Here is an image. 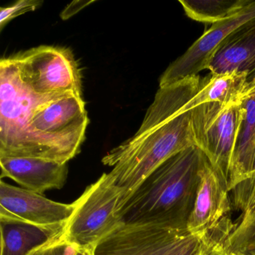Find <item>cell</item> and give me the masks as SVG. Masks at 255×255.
Wrapping results in <instances>:
<instances>
[{
  "instance_id": "cell-21",
  "label": "cell",
  "mask_w": 255,
  "mask_h": 255,
  "mask_svg": "<svg viewBox=\"0 0 255 255\" xmlns=\"http://www.w3.org/2000/svg\"><path fill=\"white\" fill-rule=\"evenodd\" d=\"M78 249V246L68 241L62 234L29 255H76Z\"/></svg>"
},
{
  "instance_id": "cell-17",
  "label": "cell",
  "mask_w": 255,
  "mask_h": 255,
  "mask_svg": "<svg viewBox=\"0 0 255 255\" xmlns=\"http://www.w3.org/2000/svg\"><path fill=\"white\" fill-rule=\"evenodd\" d=\"M251 2L252 0H179L188 17L210 25L231 18Z\"/></svg>"
},
{
  "instance_id": "cell-7",
  "label": "cell",
  "mask_w": 255,
  "mask_h": 255,
  "mask_svg": "<svg viewBox=\"0 0 255 255\" xmlns=\"http://www.w3.org/2000/svg\"><path fill=\"white\" fill-rule=\"evenodd\" d=\"M190 113L195 146L229 182L244 119L243 104L207 103Z\"/></svg>"
},
{
  "instance_id": "cell-15",
  "label": "cell",
  "mask_w": 255,
  "mask_h": 255,
  "mask_svg": "<svg viewBox=\"0 0 255 255\" xmlns=\"http://www.w3.org/2000/svg\"><path fill=\"white\" fill-rule=\"evenodd\" d=\"M65 227L44 228L30 224L0 222L1 255H29L62 235Z\"/></svg>"
},
{
  "instance_id": "cell-2",
  "label": "cell",
  "mask_w": 255,
  "mask_h": 255,
  "mask_svg": "<svg viewBox=\"0 0 255 255\" xmlns=\"http://www.w3.org/2000/svg\"><path fill=\"white\" fill-rule=\"evenodd\" d=\"M193 145L195 138L189 111L159 123L141 124L132 138L104 156L102 163L111 167L109 176L125 192V203L158 167Z\"/></svg>"
},
{
  "instance_id": "cell-12",
  "label": "cell",
  "mask_w": 255,
  "mask_h": 255,
  "mask_svg": "<svg viewBox=\"0 0 255 255\" xmlns=\"http://www.w3.org/2000/svg\"><path fill=\"white\" fill-rule=\"evenodd\" d=\"M1 178L7 177L23 189L44 193L61 189L68 178V163L38 157L0 156Z\"/></svg>"
},
{
  "instance_id": "cell-19",
  "label": "cell",
  "mask_w": 255,
  "mask_h": 255,
  "mask_svg": "<svg viewBox=\"0 0 255 255\" xmlns=\"http://www.w3.org/2000/svg\"><path fill=\"white\" fill-rule=\"evenodd\" d=\"M231 192L234 210L244 214L255 210V172L240 182Z\"/></svg>"
},
{
  "instance_id": "cell-13",
  "label": "cell",
  "mask_w": 255,
  "mask_h": 255,
  "mask_svg": "<svg viewBox=\"0 0 255 255\" xmlns=\"http://www.w3.org/2000/svg\"><path fill=\"white\" fill-rule=\"evenodd\" d=\"M210 74H246L255 77V20L231 34L213 56Z\"/></svg>"
},
{
  "instance_id": "cell-8",
  "label": "cell",
  "mask_w": 255,
  "mask_h": 255,
  "mask_svg": "<svg viewBox=\"0 0 255 255\" xmlns=\"http://www.w3.org/2000/svg\"><path fill=\"white\" fill-rule=\"evenodd\" d=\"M13 58L20 78L34 93L82 95L81 73L69 49L43 45Z\"/></svg>"
},
{
  "instance_id": "cell-11",
  "label": "cell",
  "mask_w": 255,
  "mask_h": 255,
  "mask_svg": "<svg viewBox=\"0 0 255 255\" xmlns=\"http://www.w3.org/2000/svg\"><path fill=\"white\" fill-rule=\"evenodd\" d=\"M228 180L206 156L200 175L195 205L187 224L189 232L197 234L213 229L231 217Z\"/></svg>"
},
{
  "instance_id": "cell-18",
  "label": "cell",
  "mask_w": 255,
  "mask_h": 255,
  "mask_svg": "<svg viewBox=\"0 0 255 255\" xmlns=\"http://www.w3.org/2000/svg\"><path fill=\"white\" fill-rule=\"evenodd\" d=\"M223 247L231 255L255 254V210L240 215Z\"/></svg>"
},
{
  "instance_id": "cell-10",
  "label": "cell",
  "mask_w": 255,
  "mask_h": 255,
  "mask_svg": "<svg viewBox=\"0 0 255 255\" xmlns=\"http://www.w3.org/2000/svg\"><path fill=\"white\" fill-rule=\"evenodd\" d=\"M76 202L64 204L41 194L0 182V222L30 224L44 228L65 227Z\"/></svg>"
},
{
  "instance_id": "cell-6",
  "label": "cell",
  "mask_w": 255,
  "mask_h": 255,
  "mask_svg": "<svg viewBox=\"0 0 255 255\" xmlns=\"http://www.w3.org/2000/svg\"><path fill=\"white\" fill-rule=\"evenodd\" d=\"M37 95L23 83L13 56L0 62V156L38 157L29 119Z\"/></svg>"
},
{
  "instance_id": "cell-1",
  "label": "cell",
  "mask_w": 255,
  "mask_h": 255,
  "mask_svg": "<svg viewBox=\"0 0 255 255\" xmlns=\"http://www.w3.org/2000/svg\"><path fill=\"white\" fill-rule=\"evenodd\" d=\"M205 158L193 145L163 162L121 207L123 224L187 229Z\"/></svg>"
},
{
  "instance_id": "cell-23",
  "label": "cell",
  "mask_w": 255,
  "mask_h": 255,
  "mask_svg": "<svg viewBox=\"0 0 255 255\" xmlns=\"http://www.w3.org/2000/svg\"><path fill=\"white\" fill-rule=\"evenodd\" d=\"M223 245L224 243L223 244H221L219 245V246H217V247L212 252V253L210 254V255H231L225 250Z\"/></svg>"
},
{
  "instance_id": "cell-9",
  "label": "cell",
  "mask_w": 255,
  "mask_h": 255,
  "mask_svg": "<svg viewBox=\"0 0 255 255\" xmlns=\"http://www.w3.org/2000/svg\"><path fill=\"white\" fill-rule=\"evenodd\" d=\"M255 20V1L228 20L211 25L188 50L165 70L159 80V88L165 87L208 70L219 47L236 30Z\"/></svg>"
},
{
  "instance_id": "cell-24",
  "label": "cell",
  "mask_w": 255,
  "mask_h": 255,
  "mask_svg": "<svg viewBox=\"0 0 255 255\" xmlns=\"http://www.w3.org/2000/svg\"><path fill=\"white\" fill-rule=\"evenodd\" d=\"M255 161H254L253 172H252V174H253V173H255ZM252 174H251V175H252Z\"/></svg>"
},
{
  "instance_id": "cell-5",
  "label": "cell",
  "mask_w": 255,
  "mask_h": 255,
  "mask_svg": "<svg viewBox=\"0 0 255 255\" xmlns=\"http://www.w3.org/2000/svg\"><path fill=\"white\" fill-rule=\"evenodd\" d=\"M125 197L123 189L104 173L76 200V209L65 225L64 237L79 248L95 249L123 224L119 210Z\"/></svg>"
},
{
  "instance_id": "cell-4",
  "label": "cell",
  "mask_w": 255,
  "mask_h": 255,
  "mask_svg": "<svg viewBox=\"0 0 255 255\" xmlns=\"http://www.w3.org/2000/svg\"><path fill=\"white\" fill-rule=\"evenodd\" d=\"M89 123L82 95L74 92L42 95L28 124L38 158L68 163L80 153Z\"/></svg>"
},
{
  "instance_id": "cell-3",
  "label": "cell",
  "mask_w": 255,
  "mask_h": 255,
  "mask_svg": "<svg viewBox=\"0 0 255 255\" xmlns=\"http://www.w3.org/2000/svg\"><path fill=\"white\" fill-rule=\"evenodd\" d=\"M234 222L226 219L213 229L189 232L150 224H122L95 249V255H210L229 237Z\"/></svg>"
},
{
  "instance_id": "cell-20",
  "label": "cell",
  "mask_w": 255,
  "mask_h": 255,
  "mask_svg": "<svg viewBox=\"0 0 255 255\" xmlns=\"http://www.w3.org/2000/svg\"><path fill=\"white\" fill-rule=\"evenodd\" d=\"M43 4L41 0H19L10 7L0 8V31L11 20L27 12L35 11Z\"/></svg>"
},
{
  "instance_id": "cell-14",
  "label": "cell",
  "mask_w": 255,
  "mask_h": 255,
  "mask_svg": "<svg viewBox=\"0 0 255 255\" xmlns=\"http://www.w3.org/2000/svg\"><path fill=\"white\" fill-rule=\"evenodd\" d=\"M252 89V80L246 74H213L201 79L199 88L192 99L178 115L207 104L218 103L224 106L243 104Z\"/></svg>"
},
{
  "instance_id": "cell-22",
  "label": "cell",
  "mask_w": 255,
  "mask_h": 255,
  "mask_svg": "<svg viewBox=\"0 0 255 255\" xmlns=\"http://www.w3.org/2000/svg\"><path fill=\"white\" fill-rule=\"evenodd\" d=\"M76 255H95V249L79 248Z\"/></svg>"
},
{
  "instance_id": "cell-16",
  "label": "cell",
  "mask_w": 255,
  "mask_h": 255,
  "mask_svg": "<svg viewBox=\"0 0 255 255\" xmlns=\"http://www.w3.org/2000/svg\"><path fill=\"white\" fill-rule=\"evenodd\" d=\"M244 119L237 143L232 171L228 182L230 192L253 172L255 157V77L252 89L243 103Z\"/></svg>"
}]
</instances>
